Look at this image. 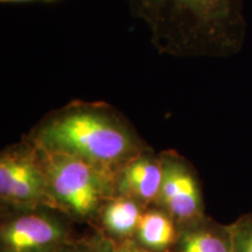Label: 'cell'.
Here are the masks:
<instances>
[{
	"label": "cell",
	"instance_id": "cell-1",
	"mask_svg": "<svg viewBox=\"0 0 252 252\" xmlns=\"http://www.w3.org/2000/svg\"><path fill=\"white\" fill-rule=\"evenodd\" d=\"M149 27L158 53L173 58L226 55L243 39L239 0H124Z\"/></svg>",
	"mask_w": 252,
	"mask_h": 252
},
{
	"label": "cell",
	"instance_id": "cell-2",
	"mask_svg": "<svg viewBox=\"0 0 252 252\" xmlns=\"http://www.w3.org/2000/svg\"><path fill=\"white\" fill-rule=\"evenodd\" d=\"M27 140L41 151L81 158L113 174L149 150L117 110L82 100L47 115Z\"/></svg>",
	"mask_w": 252,
	"mask_h": 252
},
{
	"label": "cell",
	"instance_id": "cell-3",
	"mask_svg": "<svg viewBox=\"0 0 252 252\" xmlns=\"http://www.w3.org/2000/svg\"><path fill=\"white\" fill-rule=\"evenodd\" d=\"M37 150L54 206L89 220L115 195V174L81 158Z\"/></svg>",
	"mask_w": 252,
	"mask_h": 252
},
{
	"label": "cell",
	"instance_id": "cell-4",
	"mask_svg": "<svg viewBox=\"0 0 252 252\" xmlns=\"http://www.w3.org/2000/svg\"><path fill=\"white\" fill-rule=\"evenodd\" d=\"M0 196L6 203L35 207L52 203L45 171L31 141L2 150L0 156Z\"/></svg>",
	"mask_w": 252,
	"mask_h": 252
},
{
	"label": "cell",
	"instance_id": "cell-5",
	"mask_svg": "<svg viewBox=\"0 0 252 252\" xmlns=\"http://www.w3.org/2000/svg\"><path fill=\"white\" fill-rule=\"evenodd\" d=\"M162 180L157 202L179 225L191 222L203 214V198L193 167L174 152L160 154Z\"/></svg>",
	"mask_w": 252,
	"mask_h": 252
},
{
	"label": "cell",
	"instance_id": "cell-6",
	"mask_svg": "<svg viewBox=\"0 0 252 252\" xmlns=\"http://www.w3.org/2000/svg\"><path fill=\"white\" fill-rule=\"evenodd\" d=\"M67 225L59 217L28 209L2 223L1 252H49L67 243Z\"/></svg>",
	"mask_w": 252,
	"mask_h": 252
},
{
	"label": "cell",
	"instance_id": "cell-7",
	"mask_svg": "<svg viewBox=\"0 0 252 252\" xmlns=\"http://www.w3.org/2000/svg\"><path fill=\"white\" fill-rule=\"evenodd\" d=\"M161 180L160 157H154L150 150H146L116 172L115 195L132 198L141 204L157 201Z\"/></svg>",
	"mask_w": 252,
	"mask_h": 252
},
{
	"label": "cell",
	"instance_id": "cell-8",
	"mask_svg": "<svg viewBox=\"0 0 252 252\" xmlns=\"http://www.w3.org/2000/svg\"><path fill=\"white\" fill-rule=\"evenodd\" d=\"M171 252H232L230 225H223L209 217L179 226Z\"/></svg>",
	"mask_w": 252,
	"mask_h": 252
},
{
	"label": "cell",
	"instance_id": "cell-9",
	"mask_svg": "<svg viewBox=\"0 0 252 252\" xmlns=\"http://www.w3.org/2000/svg\"><path fill=\"white\" fill-rule=\"evenodd\" d=\"M179 228L165 210L150 209L143 213L134 234V239L152 252H167L174 244Z\"/></svg>",
	"mask_w": 252,
	"mask_h": 252
},
{
	"label": "cell",
	"instance_id": "cell-10",
	"mask_svg": "<svg viewBox=\"0 0 252 252\" xmlns=\"http://www.w3.org/2000/svg\"><path fill=\"white\" fill-rule=\"evenodd\" d=\"M141 215V203L123 196L110 198L100 209L104 228L118 239L131 238L135 234Z\"/></svg>",
	"mask_w": 252,
	"mask_h": 252
},
{
	"label": "cell",
	"instance_id": "cell-11",
	"mask_svg": "<svg viewBox=\"0 0 252 252\" xmlns=\"http://www.w3.org/2000/svg\"><path fill=\"white\" fill-rule=\"evenodd\" d=\"M229 225L232 252H252V214L241 216Z\"/></svg>",
	"mask_w": 252,
	"mask_h": 252
},
{
	"label": "cell",
	"instance_id": "cell-12",
	"mask_svg": "<svg viewBox=\"0 0 252 252\" xmlns=\"http://www.w3.org/2000/svg\"><path fill=\"white\" fill-rule=\"evenodd\" d=\"M94 245L97 252H152L145 249L134 238L118 239V242L104 238L97 241Z\"/></svg>",
	"mask_w": 252,
	"mask_h": 252
},
{
	"label": "cell",
	"instance_id": "cell-13",
	"mask_svg": "<svg viewBox=\"0 0 252 252\" xmlns=\"http://www.w3.org/2000/svg\"><path fill=\"white\" fill-rule=\"evenodd\" d=\"M56 252H97L93 244H69L68 242L61 245Z\"/></svg>",
	"mask_w": 252,
	"mask_h": 252
},
{
	"label": "cell",
	"instance_id": "cell-14",
	"mask_svg": "<svg viewBox=\"0 0 252 252\" xmlns=\"http://www.w3.org/2000/svg\"><path fill=\"white\" fill-rule=\"evenodd\" d=\"M2 4H11V2H26V1H34V0H0ZM46 1H53V0H46Z\"/></svg>",
	"mask_w": 252,
	"mask_h": 252
},
{
	"label": "cell",
	"instance_id": "cell-15",
	"mask_svg": "<svg viewBox=\"0 0 252 252\" xmlns=\"http://www.w3.org/2000/svg\"><path fill=\"white\" fill-rule=\"evenodd\" d=\"M56 250H58V249H56ZM56 250H54V251H49V252H56Z\"/></svg>",
	"mask_w": 252,
	"mask_h": 252
}]
</instances>
